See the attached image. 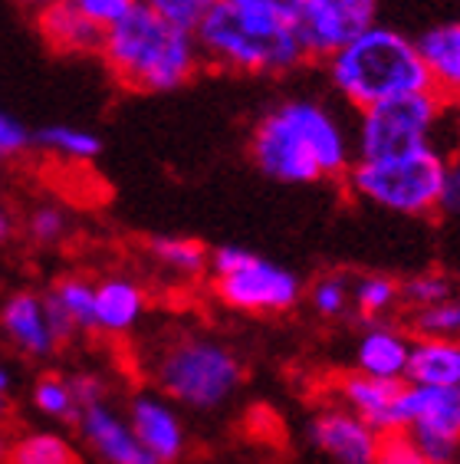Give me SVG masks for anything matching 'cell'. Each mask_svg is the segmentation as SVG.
Returning a JSON list of instances; mask_svg holds the SVG:
<instances>
[{
	"mask_svg": "<svg viewBox=\"0 0 460 464\" xmlns=\"http://www.w3.org/2000/svg\"><path fill=\"white\" fill-rule=\"evenodd\" d=\"M250 159L280 185L342 179L355 161L352 132L319 99H283L254 122Z\"/></svg>",
	"mask_w": 460,
	"mask_h": 464,
	"instance_id": "obj_1",
	"label": "cell"
},
{
	"mask_svg": "<svg viewBox=\"0 0 460 464\" xmlns=\"http://www.w3.org/2000/svg\"><path fill=\"white\" fill-rule=\"evenodd\" d=\"M207 66L240 76H286L306 63L296 0H211L195 30Z\"/></svg>",
	"mask_w": 460,
	"mask_h": 464,
	"instance_id": "obj_2",
	"label": "cell"
},
{
	"mask_svg": "<svg viewBox=\"0 0 460 464\" xmlns=\"http://www.w3.org/2000/svg\"><path fill=\"white\" fill-rule=\"evenodd\" d=\"M99 60L129 92H175L204 66L197 36L161 20L145 0L106 30Z\"/></svg>",
	"mask_w": 460,
	"mask_h": 464,
	"instance_id": "obj_3",
	"label": "cell"
},
{
	"mask_svg": "<svg viewBox=\"0 0 460 464\" xmlns=\"http://www.w3.org/2000/svg\"><path fill=\"white\" fill-rule=\"evenodd\" d=\"M322 63H326L329 86L355 112L375 106L381 99L434 90L425 56L417 50V40L388 27V24H379V20L355 30Z\"/></svg>",
	"mask_w": 460,
	"mask_h": 464,
	"instance_id": "obj_4",
	"label": "cell"
},
{
	"mask_svg": "<svg viewBox=\"0 0 460 464\" xmlns=\"http://www.w3.org/2000/svg\"><path fill=\"white\" fill-rule=\"evenodd\" d=\"M444 161L447 155L434 145H421L388 159H355L345 171V181L362 201L405 218H425L437 211Z\"/></svg>",
	"mask_w": 460,
	"mask_h": 464,
	"instance_id": "obj_5",
	"label": "cell"
},
{
	"mask_svg": "<svg viewBox=\"0 0 460 464\" xmlns=\"http://www.w3.org/2000/svg\"><path fill=\"white\" fill-rule=\"evenodd\" d=\"M451 106L454 102H447L437 90H421L359 109L352 132L355 159H388L421 145L437 149V132Z\"/></svg>",
	"mask_w": 460,
	"mask_h": 464,
	"instance_id": "obj_6",
	"label": "cell"
},
{
	"mask_svg": "<svg viewBox=\"0 0 460 464\" xmlns=\"http://www.w3.org/2000/svg\"><path fill=\"white\" fill-rule=\"evenodd\" d=\"M244 369L227 346L204 336L171 343L155 362V382L168 399L191 409H217L237 392Z\"/></svg>",
	"mask_w": 460,
	"mask_h": 464,
	"instance_id": "obj_7",
	"label": "cell"
},
{
	"mask_svg": "<svg viewBox=\"0 0 460 464\" xmlns=\"http://www.w3.org/2000/svg\"><path fill=\"white\" fill-rule=\"evenodd\" d=\"M214 290L240 313H283L300 304L302 284L292 270L250 250L240 267L214 277Z\"/></svg>",
	"mask_w": 460,
	"mask_h": 464,
	"instance_id": "obj_8",
	"label": "cell"
},
{
	"mask_svg": "<svg viewBox=\"0 0 460 464\" xmlns=\"http://www.w3.org/2000/svg\"><path fill=\"white\" fill-rule=\"evenodd\" d=\"M379 0H296V34L306 60L322 63L355 30L375 20Z\"/></svg>",
	"mask_w": 460,
	"mask_h": 464,
	"instance_id": "obj_9",
	"label": "cell"
},
{
	"mask_svg": "<svg viewBox=\"0 0 460 464\" xmlns=\"http://www.w3.org/2000/svg\"><path fill=\"white\" fill-rule=\"evenodd\" d=\"M0 330L10 346L30 359H50L62 343L46 306V294H34V290H17L4 300Z\"/></svg>",
	"mask_w": 460,
	"mask_h": 464,
	"instance_id": "obj_10",
	"label": "cell"
},
{
	"mask_svg": "<svg viewBox=\"0 0 460 464\" xmlns=\"http://www.w3.org/2000/svg\"><path fill=\"white\" fill-rule=\"evenodd\" d=\"M310 438L319 451L339 464H375L381 438L379 431L355 411H322L310 421Z\"/></svg>",
	"mask_w": 460,
	"mask_h": 464,
	"instance_id": "obj_11",
	"label": "cell"
},
{
	"mask_svg": "<svg viewBox=\"0 0 460 464\" xmlns=\"http://www.w3.org/2000/svg\"><path fill=\"white\" fill-rule=\"evenodd\" d=\"M80 435L106 464H158V458L135 438L132 425L122 421L106 402L86 405L76 415Z\"/></svg>",
	"mask_w": 460,
	"mask_h": 464,
	"instance_id": "obj_12",
	"label": "cell"
},
{
	"mask_svg": "<svg viewBox=\"0 0 460 464\" xmlns=\"http://www.w3.org/2000/svg\"><path fill=\"white\" fill-rule=\"evenodd\" d=\"M395 425L437 431L460 441V385H415L407 382L395 405Z\"/></svg>",
	"mask_w": 460,
	"mask_h": 464,
	"instance_id": "obj_13",
	"label": "cell"
},
{
	"mask_svg": "<svg viewBox=\"0 0 460 464\" xmlns=\"http://www.w3.org/2000/svg\"><path fill=\"white\" fill-rule=\"evenodd\" d=\"M36 30L43 44L62 56H99L106 30L92 24L72 0H50L43 10H36Z\"/></svg>",
	"mask_w": 460,
	"mask_h": 464,
	"instance_id": "obj_14",
	"label": "cell"
},
{
	"mask_svg": "<svg viewBox=\"0 0 460 464\" xmlns=\"http://www.w3.org/2000/svg\"><path fill=\"white\" fill-rule=\"evenodd\" d=\"M129 425L135 438L158 458V464L177 461L185 451V425L177 419V411L155 395H135L129 405Z\"/></svg>",
	"mask_w": 460,
	"mask_h": 464,
	"instance_id": "obj_15",
	"label": "cell"
},
{
	"mask_svg": "<svg viewBox=\"0 0 460 464\" xmlns=\"http://www.w3.org/2000/svg\"><path fill=\"white\" fill-rule=\"evenodd\" d=\"M405 379H381V375L355 372L342 379L345 402L352 405L359 419H365L375 431H398L395 425V405L405 392Z\"/></svg>",
	"mask_w": 460,
	"mask_h": 464,
	"instance_id": "obj_16",
	"label": "cell"
},
{
	"mask_svg": "<svg viewBox=\"0 0 460 464\" xmlns=\"http://www.w3.org/2000/svg\"><path fill=\"white\" fill-rule=\"evenodd\" d=\"M417 50L425 56L434 90L447 102H460V20L425 30L417 36Z\"/></svg>",
	"mask_w": 460,
	"mask_h": 464,
	"instance_id": "obj_17",
	"label": "cell"
},
{
	"mask_svg": "<svg viewBox=\"0 0 460 464\" xmlns=\"http://www.w3.org/2000/svg\"><path fill=\"white\" fill-rule=\"evenodd\" d=\"M60 340L66 343L76 330H96V284L86 277H62L46 294Z\"/></svg>",
	"mask_w": 460,
	"mask_h": 464,
	"instance_id": "obj_18",
	"label": "cell"
},
{
	"mask_svg": "<svg viewBox=\"0 0 460 464\" xmlns=\"http://www.w3.org/2000/svg\"><path fill=\"white\" fill-rule=\"evenodd\" d=\"M145 313V290L129 277H106L96 284V330L129 333Z\"/></svg>",
	"mask_w": 460,
	"mask_h": 464,
	"instance_id": "obj_19",
	"label": "cell"
},
{
	"mask_svg": "<svg viewBox=\"0 0 460 464\" xmlns=\"http://www.w3.org/2000/svg\"><path fill=\"white\" fill-rule=\"evenodd\" d=\"M405 379L415 385H460V343L425 336L407 353Z\"/></svg>",
	"mask_w": 460,
	"mask_h": 464,
	"instance_id": "obj_20",
	"label": "cell"
},
{
	"mask_svg": "<svg viewBox=\"0 0 460 464\" xmlns=\"http://www.w3.org/2000/svg\"><path fill=\"white\" fill-rule=\"evenodd\" d=\"M407 353H411V343L398 330L375 326L365 333L359 349H355V366H359V372L381 375V379H405Z\"/></svg>",
	"mask_w": 460,
	"mask_h": 464,
	"instance_id": "obj_21",
	"label": "cell"
},
{
	"mask_svg": "<svg viewBox=\"0 0 460 464\" xmlns=\"http://www.w3.org/2000/svg\"><path fill=\"white\" fill-rule=\"evenodd\" d=\"M34 145L50 152L53 159L76 161V165L99 159V152H102V139L89 129H80V125H46L34 135Z\"/></svg>",
	"mask_w": 460,
	"mask_h": 464,
	"instance_id": "obj_22",
	"label": "cell"
},
{
	"mask_svg": "<svg viewBox=\"0 0 460 464\" xmlns=\"http://www.w3.org/2000/svg\"><path fill=\"white\" fill-rule=\"evenodd\" d=\"M10 464H82L76 448L56 431H30L10 445Z\"/></svg>",
	"mask_w": 460,
	"mask_h": 464,
	"instance_id": "obj_23",
	"label": "cell"
},
{
	"mask_svg": "<svg viewBox=\"0 0 460 464\" xmlns=\"http://www.w3.org/2000/svg\"><path fill=\"white\" fill-rule=\"evenodd\" d=\"M151 254L161 267L175 270V274H201L207 267V250L191 237H155L151 241Z\"/></svg>",
	"mask_w": 460,
	"mask_h": 464,
	"instance_id": "obj_24",
	"label": "cell"
},
{
	"mask_svg": "<svg viewBox=\"0 0 460 464\" xmlns=\"http://www.w3.org/2000/svg\"><path fill=\"white\" fill-rule=\"evenodd\" d=\"M34 405L50 419H62V421H76L80 415V405L72 399L70 382L60 379V375H43L40 382L34 385Z\"/></svg>",
	"mask_w": 460,
	"mask_h": 464,
	"instance_id": "obj_25",
	"label": "cell"
},
{
	"mask_svg": "<svg viewBox=\"0 0 460 464\" xmlns=\"http://www.w3.org/2000/svg\"><path fill=\"white\" fill-rule=\"evenodd\" d=\"M415 330L421 336H444L457 340L460 336V300H441L434 306H421L415 316Z\"/></svg>",
	"mask_w": 460,
	"mask_h": 464,
	"instance_id": "obj_26",
	"label": "cell"
},
{
	"mask_svg": "<svg viewBox=\"0 0 460 464\" xmlns=\"http://www.w3.org/2000/svg\"><path fill=\"white\" fill-rule=\"evenodd\" d=\"M66 231H70V218H66V211L56 205H40L30 211L27 218V234L34 237L36 244H60L62 237H66Z\"/></svg>",
	"mask_w": 460,
	"mask_h": 464,
	"instance_id": "obj_27",
	"label": "cell"
},
{
	"mask_svg": "<svg viewBox=\"0 0 460 464\" xmlns=\"http://www.w3.org/2000/svg\"><path fill=\"white\" fill-rule=\"evenodd\" d=\"M352 296H355V304L362 306V313L375 316V313L388 310V306L398 300L401 286L395 284L391 277H362L359 284H355Z\"/></svg>",
	"mask_w": 460,
	"mask_h": 464,
	"instance_id": "obj_28",
	"label": "cell"
},
{
	"mask_svg": "<svg viewBox=\"0 0 460 464\" xmlns=\"http://www.w3.org/2000/svg\"><path fill=\"white\" fill-rule=\"evenodd\" d=\"M145 4H149L161 20H168V24H175V27H181V30H191V34H195L201 17L207 14V7H211V0H145Z\"/></svg>",
	"mask_w": 460,
	"mask_h": 464,
	"instance_id": "obj_29",
	"label": "cell"
},
{
	"mask_svg": "<svg viewBox=\"0 0 460 464\" xmlns=\"http://www.w3.org/2000/svg\"><path fill=\"white\" fill-rule=\"evenodd\" d=\"M407 441L421 451V458H425L427 464H454L457 461L460 441H454V438H444V435H437V431L407 425Z\"/></svg>",
	"mask_w": 460,
	"mask_h": 464,
	"instance_id": "obj_30",
	"label": "cell"
},
{
	"mask_svg": "<svg viewBox=\"0 0 460 464\" xmlns=\"http://www.w3.org/2000/svg\"><path fill=\"white\" fill-rule=\"evenodd\" d=\"M401 296L415 306H434L441 300H451V280L441 277V274H421V277L407 280L401 286Z\"/></svg>",
	"mask_w": 460,
	"mask_h": 464,
	"instance_id": "obj_31",
	"label": "cell"
},
{
	"mask_svg": "<svg viewBox=\"0 0 460 464\" xmlns=\"http://www.w3.org/2000/svg\"><path fill=\"white\" fill-rule=\"evenodd\" d=\"M30 145H34V135H30L27 125L0 109V161L17 159V155L27 152Z\"/></svg>",
	"mask_w": 460,
	"mask_h": 464,
	"instance_id": "obj_32",
	"label": "cell"
},
{
	"mask_svg": "<svg viewBox=\"0 0 460 464\" xmlns=\"http://www.w3.org/2000/svg\"><path fill=\"white\" fill-rule=\"evenodd\" d=\"M349 304V284L342 277H322L312 286V306L322 316H339Z\"/></svg>",
	"mask_w": 460,
	"mask_h": 464,
	"instance_id": "obj_33",
	"label": "cell"
},
{
	"mask_svg": "<svg viewBox=\"0 0 460 464\" xmlns=\"http://www.w3.org/2000/svg\"><path fill=\"white\" fill-rule=\"evenodd\" d=\"M76 7L86 14L92 24H99L102 30H109L112 24H119V20L129 14V10L139 4V0H72Z\"/></svg>",
	"mask_w": 460,
	"mask_h": 464,
	"instance_id": "obj_34",
	"label": "cell"
},
{
	"mask_svg": "<svg viewBox=\"0 0 460 464\" xmlns=\"http://www.w3.org/2000/svg\"><path fill=\"white\" fill-rule=\"evenodd\" d=\"M437 211H444V215H460V149L447 155V161H444Z\"/></svg>",
	"mask_w": 460,
	"mask_h": 464,
	"instance_id": "obj_35",
	"label": "cell"
},
{
	"mask_svg": "<svg viewBox=\"0 0 460 464\" xmlns=\"http://www.w3.org/2000/svg\"><path fill=\"white\" fill-rule=\"evenodd\" d=\"M375 464H427V461L421 458V451H417L407 438L391 435L379 445V458H375Z\"/></svg>",
	"mask_w": 460,
	"mask_h": 464,
	"instance_id": "obj_36",
	"label": "cell"
},
{
	"mask_svg": "<svg viewBox=\"0 0 460 464\" xmlns=\"http://www.w3.org/2000/svg\"><path fill=\"white\" fill-rule=\"evenodd\" d=\"M66 382H70V392H72V399H76V405H80V409L102 402V395H106V385H102V379H99V375L80 372V375H70Z\"/></svg>",
	"mask_w": 460,
	"mask_h": 464,
	"instance_id": "obj_37",
	"label": "cell"
},
{
	"mask_svg": "<svg viewBox=\"0 0 460 464\" xmlns=\"http://www.w3.org/2000/svg\"><path fill=\"white\" fill-rule=\"evenodd\" d=\"M10 385H14V375H10V369L0 362V392L10 395Z\"/></svg>",
	"mask_w": 460,
	"mask_h": 464,
	"instance_id": "obj_38",
	"label": "cell"
},
{
	"mask_svg": "<svg viewBox=\"0 0 460 464\" xmlns=\"http://www.w3.org/2000/svg\"><path fill=\"white\" fill-rule=\"evenodd\" d=\"M10 231H14V221H10V215L0 208V241H4V237H10Z\"/></svg>",
	"mask_w": 460,
	"mask_h": 464,
	"instance_id": "obj_39",
	"label": "cell"
},
{
	"mask_svg": "<svg viewBox=\"0 0 460 464\" xmlns=\"http://www.w3.org/2000/svg\"><path fill=\"white\" fill-rule=\"evenodd\" d=\"M14 4H20L24 10H34V14H36V10H43L50 0H14Z\"/></svg>",
	"mask_w": 460,
	"mask_h": 464,
	"instance_id": "obj_40",
	"label": "cell"
},
{
	"mask_svg": "<svg viewBox=\"0 0 460 464\" xmlns=\"http://www.w3.org/2000/svg\"><path fill=\"white\" fill-rule=\"evenodd\" d=\"M7 458H10V438L0 431V464L7 461Z\"/></svg>",
	"mask_w": 460,
	"mask_h": 464,
	"instance_id": "obj_41",
	"label": "cell"
},
{
	"mask_svg": "<svg viewBox=\"0 0 460 464\" xmlns=\"http://www.w3.org/2000/svg\"><path fill=\"white\" fill-rule=\"evenodd\" d=\"M4 415H7V395L0 392V421H4Z\"/></svg>",
	"mask_w": 460,
	"mask_h": 464,
	"instance_id": "obj_42",
	"label": "cell"
}]
</instances>
